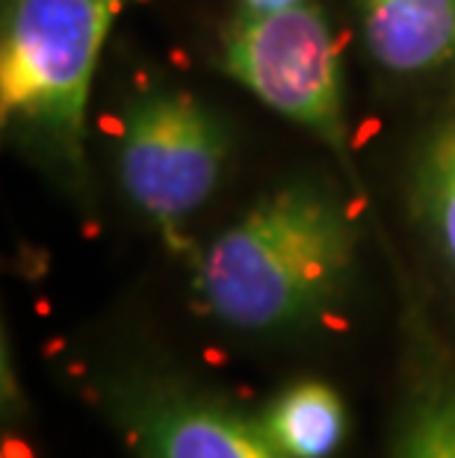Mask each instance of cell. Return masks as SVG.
Segmentation results:
<instances>
[{"label":"cell","instance_id":"cell-4","mask_svg":"<svg viewBox=\"0 0 455 458\" xmlns=\"http://www.w3.org/2000/svg\"><path fill=\"white\" fill-rule=\"evenodd\" d=\"M222 72L352 172L341 56L323 6L302 0L269 15L240 13L222 45Z\"/></svg>","mask_w":455,"mask_h":458},{"label":"cell","instance_id":"cell-5","mask_svg":"<svg viewBox=\"0 0 455 458\" xmlns=\"http://www.w3.org/2000/svg\"><path fill=\"white\" fill-rule=\"evenodd\" d=\"M98 403L133 458H287L260 417L172 373H115Z\"/></svg>","mask_w":455,"mask_h":458},{"label":"cell","instance_id":"cell-10","mask_svg":"<svg viewBox=\"0 0 455 458\" xmlns=\"http://www.w3.org/2000/svg\"><path fill=\"white\" fill-rule=\"evenodd\" d=\"M302 4V0H240L243 13L249 15H269V13H281V9H290Z\"/></svg>","mask_w":455,"mask_h":458},{"label":"cell","instance_id":"cell-1","mask_svg":"<svg viewBox=\"0 0 455 458\" xmlns=\"http://www.w3.org/2000/svg\"><path fill=\"white\" fill-rule=\"evenodd\" d=\"M358 228L334 192L287 183L216 233L192 260V287L216 323L243 335H299L350 287Z\"/></svg>","mask_w":455,"mask_h":458},{"label":"cell","instance_id":"cell-7","mask_svg":"<svg viewBox=\"0 0 455 458\" xmlns=\"http://www.w3.org/2000/svg\"><path fill=\"white\" fill-rule=\"evenodd\" d=\"M373 63L396 77L455 65V0H355Z\"/></svg>","mask_w":455,"mask_h":458},{"label":"cell","instance_id":"cell-2","mask_svg":"<svg viewBox=\"0 0 455 458\" xmlns=\"http://www.w3.org/2000/svg\"><path fill=\"white\" fill-rule=\"evenodd\" d=\"M122 0H6L0 119L65 174L86 172V106Z\"/></svg>","mask_w":455,"mask_h":458},{"label":"cell","instance_id":"cell-9","mask_svg":"<svg viewBox=\"0 0 455 458\" xmlns=\"http://www.w3.org/2000/svg\"><path fill=\"white\" fill-rule=\"evenodd\" d=\"M260 423L287 458H328L343 441L346 408L332 385L302 378L269 403Z\"/></svg>","mask_w":455,"mask_h":458},{"label":"cell","instance_id":"cell-6","mask_svg":"<svg viewBox=\"0 0 455 458\" xmlns=\"http://www.w3.org/2000/svg\"><path fill=\"white\" fill-rule=\"evenodd\" d=\"M402 358L387 458H455V349L417 301L405 308Z\"/></svg>","mask_w":455,"mask_h":458},{"label":"cell","instance_id":"cell-3","mask_svg":"<svg viewBox=\"0 0 455 458\" xmlns=\"http://www.w3.org/2000/svg\"><path fill=\"white\" fill-rule=\"evenodd\" d=\"M231 136L205 101L183 89H148L124 106L119 174L124 196L163 242L187 255V222L225 172Z\"/></svg>","mask_w":455,"mask_h":458},{"label":"cell","instance_id":"cell-8","mask_svg":"<svg viewBox=\"0 0 455 458\" xmlns=\"http://www.w3.org/2000/svg\"><path fill=\"white\" fill-rule=\"evenodd\" d=\"M409 210L455 314V98L417 145L409 178Z\"/></svg>","mask_w":455,"mask_h":458}]
</instances>
